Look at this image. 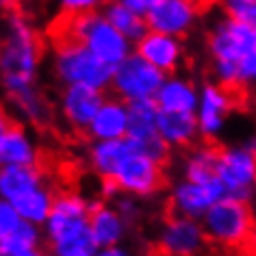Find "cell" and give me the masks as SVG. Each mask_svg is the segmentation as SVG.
I'll list each match as a JSON object with an SVG mask.
<instances>
[{
    "instance_id": "1",
    "label": "cell",
    "mask_w": 256,
    "mask_h": 256,
    "mask_svg": "<svg viewBox=\"0 0 256 256\" xmlns=\"http://www.w3.org/2000/svg\"><path fill=\"white\" fill-rule=\"evenodd\" d=\"M44 59L40 33L26 18L9 14L0 37V92L4 98L37 85Z\"/></svg>"
},
{
    "instance_id": "2",
    "label": "cell",
    "mask_w": 256,
    "mask_h": 256,
    "mask_svg": "<svg viewBox=\"0 0 256 256\" xmlns=\"http://www.w3.org/2000/svg\"><path fill=\"white\" fill-rule=\"evenodd\" d=\"M92 217V200L78 191H59L46 224L44 239L46 250L52 256H70L76 252H96L98 246L92 239L89 230Z\"/></svg>"
},
{
    "instance_id": "3",
    "label": "cell",
    "mask_w": 256,
    "mask_h": 256,
    "mask_svg": "<svg viewBox=\"0 0 256 256\" xmlns=\"http://www.w3.org/2000/svg\"><path fill=\"white\" fill-rule=\"evenodd\" d=\"M50 72L61 87L87 85L108 92L113 80V66L104 63L80 42L68 35L56 37L50 52Z\"/></svg>"
},
{
    "instance_id": "4",
    "label": "cell",
    "mask_w": 256,
    "mask_h": 256,
    "mask_svg": "<svg viewBox=\"0 0 256 256\" xmlns=\"http://www.w3.org/2000/svg\"><path fill=\"white\" fill-rule=\"evenodd\" d=\"M61 35H68L72 40L80 42L96 56H100L102 61L113 68L124 61L130 52H135V44L128 40L124 33H120L104 18L102 11L70 16L66 20V30Z\"/></svg>"
},
{
    "instance_id": "5",
    "label": "cell",
    "mask_w": 256,
    "mask_h": 256,
    "mask_svg": "<svg viewBox=\"0 0 256 256\" xmlns=\"http://www.w3.org/2000/svg\"><path fill=\"white\" fill-rule=\"evenodd\" d=\"M200 222L208 234V241L228 250L246 248L252 226L256 224L248 200H239V198L230 196L217 200Z\"/></svg>"
},
{
    "instance_id": "6",
    "label": "cell",
    "mask_w": 256,
    "mask_h": 256,
    "mask_svg": "<svg viewBox=\"0 0 256 256\" xmlns=\"http://www.w3.org/2000/svg\"><path fill=\"white\" fill-rule=\"evenodd\" d=\"M165 76L158 68L148 63L142 54L130 52L122 63L113 68L111 92L124 102H139V100H154L161 89Z\"/></svg>"
},
{
    "instance_id": "7",
    "label": "cell",
    "mask_w": 256,
    "mask_h": 256,
    "mask_svg": "<svg viewBox=\"0 0 256 256\" xmlns=\"http://www.w3.org/2000/svg\"><path fill=\"white\" fill-rule=\"evenodd\" d=\"M208 234L200 220L168 213L156 228L154 246L163 256H202L208 248Z\"/></svg>"
},
{
    "instance_id": "8",
    "label": "cell",
    "mask_w": 256,
    "mask_h": 256,
    "mask_svg": "<svg viewBox=\"0 0 256 256\" xmlns=\"http://www.w3.org/2000/svg\"><path fill=\"white\" fill-rule=\"evenodd\" d=\"M256 48V26L224 16L210 24L206 33V50L210 63H239Z\"/></svg>"
},
{
    "instance_id": "9",
    "label": "cell",
    "mask_w": 256,
    "mask_h": 256,
    "mask_svg": "<svg viewBox=\"0 0 256 256\" xmlns=\"http://www.w3.org/2000/svg\"><path fill=\"white\" fill-rule=\"evenodd\" d=\"M165 165L156 163L154 158L132 150L120 168L115 170L113 180L122 194L135 196L139 200H152L165 187Z\"/></svg>"
},
{
    "instance_id": "10",
    "label": "cell",
    "mask_w": 256,
    "mask_h": 256,
    "mask_svg": "<svg viewBox=\"0 0 256 256\" xmlns=\"http://www.w3.org/2000/svg\"><path fill=\"white\" fill-rule=\"evenodd\" d=\"M248 98L230 92V89L217 85L215 80L204 82L200 87V102L196 108V118L200 124V135L204 142H217L224 130L228 113L239 108Z\"/></svg>"
},
{
    "instance_id": "11",
    "label": "cell",
    "mask_w": 256,
    "mask_h": 256,
    "mask_svg": "<svg viewBox=\"0 0 256 256\" xmlns=\"http://www.w3.org/2000/svg\"><path fill=\"white\" fill-rule=\"evenodd\" d=\"M222 198H226V189H224L220 178L208 182H191L187 178H178L170 187L168 208L170 213L184 215L191 220H202L206 210Z\"/></svg>"
},
{
    "instance_id": "12",
    "label": "cell",
    "mask_w": 256,
    "mask_h": 256,
    "mask_svg": "<svg viewBox=\"0 0 256 256\" xmlns=\"http://www.w3.org/2000/svg\"><path fill=\"white\" fill-rule=\"evenodd\" d=\"M217 178L226 189V196L250 200L252 187L256 184V156L248 148L220 146Z\"/></svg>"
},
{
    "instance_id": "13",
    "label": "cell",
    "mask_w": 256,
    "mask_h": 256,
    "mask_svg": "<svg viewBox=\"0 0 256 256\" xmlns=\"http://www.w3.org/2000/svg\"><path fill=\"white\" fill-rule=\"evenodd\" d=\"M106 100V92L87 85H66L59 92L56 108L70 130L76 135H87V128L96 118L102 102Z\"/></svg>"
},
{
    "instance_id": "14",
    "label": "cell",
    "mask_w": 256,
    "mask_h": 256,
    "mask_svg": "<svg viewBox=\"0 0 256 256\" xmlns=\"http://www.w3.org/2000/svg\"><path fill=\"white\" fill-rule=\"evenodd\" d=\"M200 14L202 4L198 0H163L161 4L148 11L146 20H148L150 30L174 35L182 40L194 30Z\"/></svg>"
},
{
    "instance_id": "15",
    "label": "cell",
    "mask_w": 256,
    "mask_h": 256,
    "mask_svg": "<svg viewBox=\"0 0 256 256\" xmlns=\"http://www.w3.org/2000/svg\"><path fill=\"white\" fill-rule=\"evenodd\" d=\"M135 52L142 54L146 61L158 68L163 74H176L184 63V44L180 37L148 30L142 40L135 44Z\"/></svg>"
},
{
    "instance_id": "16",
    "label": "cell",
    "mask_w": 256,
    "mask_h": 256,
    "mask_svg": "<svg viewBox=\"0 0 256 256\" xmlns=\"http://www.w3.org/2000/svg\"><path fill=\"white\" fill-rule=\"evenodd\" d=\"M89 230H92V239L96 246L106 248V246L124 243L128 232H130V226L120 215V210L113 206V202H106L102 198H98V200H92Z\"/></svg>"
},
{
    "instance_id": "17",
    "label": "cell",
    "mask_w": 256,
    "mask_h": 256,
    "mask_svg": "<svg viewBox=\"0 0 256 256\" xmlns=\"http://www.w3.org/2000/svg\"><path fill=\"white\" fill-rule=\"evenodd\" d=\"M130 118H128V102L120 100L118 96H106L96 118L87 128L89 142H102V139H124L128 137Z\"/></svg>"
},
{
    "instance_id": "18",
    "label": "cell",
    "mask_w": 256,
    "mask_h": 256,
    "mask_svg": "<svg viewBox=\"0 0 256 256\" xmlns=\"http://www.w3.org/2000/svg\"><path fill=\"white\" fill-rule=\"evenodd\" d=\"M42 150L24 124H11L0 135V165H40Z\"/></svg>"
},
{
    "instance_id": "19",
    "label": "cell",
    "mask_w": 256,
    "mask_h": 256,
    "mask_svg": "<svg viewBox=\"0 0 256 256\" xmlns=\"http://www.w3.org/2000/svg\"><path fill=\"white\" fill-rule=\"evenodd\" d=\"M156 130L172 150H189L202 137L198 118L191 111H161Z\"/></svg>"
},
{
    "instance_id": "20",
    "label": "cell",
    "mask_w": 256,
    "mask_h": 256,
    "mask_svg": "<svg viewBox=\"0 0 256 256\" xmlns=\"http://www.w3.org/2000/svg\"><path fill=\"white\" fill-rule=\"evenodd\" d=\"M154 102L161 111H191L196 113L200 102V89L196 82L180 74H168L158 89Z\"/></svg>"
},
{
    "instance_id": "21",
    "label": "cell",
    "mask_w": 256,
    "mask_h": 256,
    "mask_svg": "<svg viewBox=\"0 0 256 256\" xmlns=\"http://www.w3.org/2000/svg\"><path fill=\"white\" fill-rule=\"evenodd\" d=\"M135 150L130 139H102V142H92L87 148V165L96 176L113 178L120 163Z\"/></svg>"
},
{
    "instance_id": "22",
    "label": "cell",
    "mask_w": 256,
    "mask_h": 256,
    "mask_svg": "<svg viewBox=\"0 0 256 256\" xmlns=\"http://www.w3.org/2000/svg\"><path fill=\"white\" fill-rule=\"evenodd\" d=\"M46 182V174L40 165H4L0 168V198L9 202L18 200Z\"/></svg>"
},
{
    "instance_id": "23",
    "label": "cell",
    "mask_w": 256,
    "mask_h": 256,
    "mask_svg": "<svg viewBox=\"0 0 256 256\" xmlns=\"http://www.w3.org/2000/svg\"><path fill=\"white\" fill-rule=\"evenodd\" d=\"M217 156L220 146L215 142H204L200 146L187 150L180 165V178H187L191 182H208L217 178Z\"/></svg>"
},
{
    "instance_id": "24",
    "label": "cell",
    "mask_w": 256,
    "mask_h": 256,
    "mask_svg": "<svg viewBox=\"0 0 256 256\" xmlns=\"http://www.w3.org/2000/svg\"><path fill=\"white\" fill-rule=\"evenodd\" d=\"M9 106L16 111V115L26 124L33 126H46L52 120V104L46 98V94L40 89V85H33L24 92L7 98Z\"/></svg>"
},
{
    "instance_id": "25",
    "label": "cell",
    "mask_w": 256,
    "mask_h": 256,
    "mask_svg": "<svg viewBox=\"0 0 256 256\" xmlns=\"http://www.w3.org/2000/svg\"><path fill=\"white\" fill-rule=\"evenodd\" d=\"M46 252L44 228L30 222H22V226L11 236L0 241V256H42Z\"/></svg>"
},
{
    "instance_id": "26",
    "label": "cell",
    "mask_w": 256,
    "mask_h": 256,
    "mask_svg": "<svg viewBox=\"0 0 256 256\" xmlns=\"http://www.w3.org/2000/svg\"><path fill=\"white\" fill-rule=\"evenodd\" d=\"M100 11L104 14L106 20L111 22L120 33H124L132 44H137L150 30L146 16H139L135 11H130L122 0H106Z\"/></svg>"
},
{
    "instance_id": "27",
    "label": "cell",
    "mask_w": 256,
    "mask_h": 256,
    "mask_svg": "<svg viewBox=\"0 0 256 256\" xmlns=\"http://www.w3.org/2000/svg\"><path fill=\"white\" fill-rule=\"evenodd\" d=\"M54 191L52 187L46 182L42 187H37L28 194H24L22 198H18L11 204L18 208V213L24 222H30V224H37V226H44L52 210V204H54Z\"/></svg>"
},
{
    "instance_id": "28",
    "label": "cell",
    "mask_w": 256,
    "mask_h": 256,
    "mask_svg": "<svg viewBox=\"0 0 256 256\" xmlns=\"http://www.w3.org/2000/svg\"><path fill=\"white\" fill-rule=\"evenodd\" d=\"M161 108L154 100H139L128 104V118H130V128L128 137H144L156 130V122Z\"/></svg>"
},
{
    "instance_id": "29",
    "label": "cell",
    "mask_w": 256,
    "mask_h": 256,
    "mask_svg": "<svg viewBox=\"0 0 256 256\" xmlns=\"http://www.w3.org/2000/svg\"><path fill=\"white\" fill-rule=\"evenodd\" d=\"M132 144V148H135L137 152H142V154L154 158L156 163L165 165L170 161L172 156V148L168 144H165V139L158 135V130L150 132V135H144V137H128Z\"/></svg>"
},
{
    "instance_id": "30",
    "label": "cell",
    "mask_w": 256,
    "mask_h": 256,
    "mask_svg": "<svg viewBox=\"0 0 256 256\" xmlns=\"http://www.w3.org/2000/svg\"><path fill=\"white\" fill-rule=\"evenodd\" d=\"M224 16L256 26V0H217Z\"/></svg>"
},
{
    "instance_id": "31",
    "label": "cell",
    "mask_w": 256,
    "mask_h": 256,
    "mask_svg": "<svg viewBox=\"0 0 256 256\" xmlns=\"http://www.w3.org/2000/svg\"><path fill=\"white\" fill-rule=\"evenodd\" d=\"M113 206L120 210V215L128 222V226H130V228L144 220V213H146L144 200H139V198H135V196L120 194V196L113 200Z\"/></svg>"
},
{
    "instance_id": "32",
    "label": "cell",
    "mask_w": 256,
    "mask_h": 256,
    "mask_svg": "<svg viewBox=\"0 0 256 256\" xmlns=\"http://www.w3.org/2000/svg\"><path fill=\"white\" fill-rule=\"evenodd\" d=\"M22 217L18 213V208L11 204L9 200H4V198H0V241L7 239L16 232L18 228L22 226Z\"/></svg>"
},
{
    "instance_id": "33",
    "label": "cell",
    "mask_w": 256,
    "mask_h": 256,
    "mask_svg": "<svg viewBox=\"0 0 256 256\" xmlns=\"http://www.w3.org/2000/svg\"><path fill=\"white\" fill-rule=\"evenodd\" d=\"M59 11L66 18L70 16H82L92 14V11H100L106 0H54Z\"/></svg>"
},
{
    "instance_id": "34",
    "label": "cell",
    "mask_w": 256,
    "mask_h": 256,
    "mask_svg": "<svg viewBox=\"0 0 256 256\" xmlns=\"http://www.w3.org/2000/svg\"><path fill=\"white\" fill-rule=\"evenodd\" d=\"M94 256H135L130 248L126 243H118V246H106V248H98Z\"/></svg>"
},
{
    "instance_id": "35",
    "label": "cell",
    "mask_w": 256,
    "mask_h": 256,
    "mask_svg": "<svg viewBox=\"0 0 256 256\" xmlns=\"http://www.w3.org/2000/svg\"><path fill=\"white\" fill-rule=\"evenodd\" d=\"M100 198L102 200H106V202H113L115 198H118L122 191H120V187L115 184V180L113 178H100Z\"/></svg>"
},
{
    "instance_id": "36",
    "label": "cell",
    "mask_w": 256,
    "mask_h": 256,
    "mask_svg": "<svg viewBox=\"0 0 256 256\" xmlns=\"http://www.w3.org/2000/svg\"><path fill=\"white\" fill-rule=\"evenodd\" d=\"M130 11H135L139 16H148V7L144 4V0H122Z\"/></svg>"
},
{
    "instance_id": "37",
    "label": "cell",
    "mask_w": 256,
    "mask_h": 256,
    "mask_svg": "<svg viewBox=\"0 0 256 256\" xmlns=\"http://www.w3.org/2000/svg\"><path fill=\"white\" fill-rule=\"evenodd\" d=\"M14 124V120H11V115H9V111L7 108H4L2 104H0V135H2L4 130H7V128Z\"/></svg>"
},
{
    "instance_id": "38",
    "label": "cell",
    "mask_w": 256,
    "mask_h": 256,
    "mask_svg": "<svg viewBox=\"0 0 256 256\" xmlns=\"http://www.w3.org/2000/svg\"><path fill=\"white\" fill-rule=\"evenodd\" d=\"M246 250H248L250 254L256 256V224L252 226V232H250V239H248V243H246Z\"/></svg>"
},
{
    "instance_id": "39",
    "label": "cell",
    "mask_w": 256,
    "mask_h": 256,
    "mask_svg": "<svg viewBox=\"0 0 256 256\" xmlns=\"http://www.w3.org/2000/svg\"><path fill=\"white\" fill-rule=\"evenodd\" d=\"M18 0H0V11H7V14H11V11L16 9Z\"/></svg>"
},
{
    "instance_id": "40",
    "label": "cell",
    "mask_w": 256,
    "mask_h": 256,
    "mask_svg": "<svg viewBox=\"0 0 256 256\" xmlns=\"http://www.w3.org/2000/svg\"><path fill=\"white\" fill-rule=\"evenodd\" d=\"M161 2H163V0H144V4L148 7V11H150L152 7H156V4H161Z\"/></svg>"
},
{
    "instance_id": "41",
    "label": "cell",
    "mask_w": 256,
    "mask_h": 256,
    "mask_svg": "<svg viewBox=\"0 0 256 256\" xmlns=\"http://www.w3.org/2000/svg\"><path fill=\"white\" fill-rule=\"evenodd\" d=\"M96 252H76V254H70V256H94Z\"/></svg>"
},
{
    "instance_id": "42",
    "label": "cell",
    "mask_w": 256,
    "mask_h": 256,
    "mask_svg": "<svg viewBox=\"0 0 256 256\" xmlns=\"http://www.w3.org/2000/svg\"><path fill=\"white\" fill-rule=\"evenodd\" d=\"M42 256H52V254H50V252H48V250H46V252H44Z\"/></svg>"
},
{
    "instance_id": "43",
    "label": "cell",
    "mask_w": 256,
    "mask_h": 256,
    "mask_svg": "<svg viewBox=\"0 0 256 256\" xmlns=\"http://www.w3.org/2000/svg\"><path fill=\"white\" fill-rule=\"evenodd\" d=\"M154 256H163V254H154Z\"/></svg>"
},
{
    "instance_id": "44",
    "label": "cell",
    "mask_w": 256,
    "mask_h": 256,
    "mask_svg": "<svg viewBox=\"0 0 256 256\" xmlns=\"http://www.w3.org/2000/svg\"><path fill=\"white\" fill-rule=\"evenodd\" d=\"M198 2H200V0H198Z\"/></svg>"
},
{
    "instance_id": "45",
    "label": "cell",
    "mask_w": 256,
    "mask_h": 256,
    "mask_svg": "<svg viewBox=\"0 0 256 256\" xmlns=\"http://www.w3.org/2000/svg\"><path fill=\"white\" fill-rule=\"evenodd\" d=\"M0 168H2V165H0Z\"/></svg>"
},
{
    "instance_id": "46",
    "label": "cell",
    "mask_w": 256,
    "mask_h": 256,
    "mask_svg": "<svg viewBox=\"0 0 256 256\" xmlns=\"http://www.w3.org/2000/svg\"><path fill=\"white\" fill-rule=\"evenodd\" d=\"M0 94H2V92H0Z\"/></svg>"
}]
</instances>
